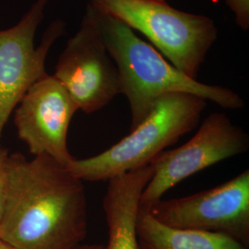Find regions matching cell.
<instances>
[{
  "label": "cell",
  "instance_id": "cell-2",
  "mask_svg": "<svg viewBox=\"0 0 249 249\" xmlns=\"http://www.w3.org/2000/svg\"><path fill=\"white\" fill-rule=\"evenodd\" d=\"M96 11L108 52L119 72L121 94L129 104L130 130L141 124L154 103L167 93L194 94L226 109H240L245 106L235 91L188 77L136 36L131 28L99 9Z\"/></svg>",
  "mask_w": 249,
  "mask_h": 249
},
{
  "label": "cell",
  "instance_id": "cell-15",
  "mask_svg": "<svg viewBox=\"0 0 249 249\" xmlns=\"http://www.w3.org/2000/svg\"><path fill=\"white\" fill-rule=\"evenodd\" d=\"M0 249H18V248L12 246L11 244H9L8 242L3 240L0 238Z\"/></svg>",
  "mask_w": 249,
  "mask_h": 249
},
{
  "label": "cell",
  "instance_id": "cell-16",
  "mask_svg": "<svg viewBox=\"0 0 249 249\" xmlns=\"http://www.w3.org/2000/svg\"><path fill=\"white\" fill-rule=\"evenodd\" d=\"M160 1H165V0H160Z\"/></svg>",
  "mask_w": 249,
  "mask_h": 249
},
{
  "label": "cell",
  "instance_id": "cell-1",
  "mask_svg": "<svg viewBox=\"0 0 249 249\" xmlns=\"http://www.w3.org/2000/svg\"><path fill=\"white\" fill-rule=\"evenodd\" d=\"M83 181L45 155L9 154L0 238L18 249H72L87 233Z\"/></svg>",
  "mask_w": 249,
  "mask_h": 249
},
{
  "label": "cell",
  "instance_id": "cell-14",
  "mask_svg": "<svg viewBox=\"0 0 249 249\" xmlns=\"http://www.w3.org/2000/svg\"><path fill=\"white\" fill-rule=\"evenodd\" d=\"M72 249H106V246L101 244H80Z\"/></svg>",
  "mask_w": 249,
  "mask_h": 249
},
{
  "label": "cell",
  "instance_id": "cell-13",
  "mask_svg": "<svg viewBox=\"0 0 249 249\" xmlns=\"http://www.w3.org/2000/svg\"><path fill=\"white\" fill-rule=\"evenodd\" d=\"M9 158V150L0 146V218L3 212V206L8 187Z\"/></svg>",
  "mask_w": 249,
  "mask_h": 249
},
{
  "label": "cell",
  "instance_id": "cell-9",
  "mask_svg": "<svg viewBox=\"0 0 249 249\" xmlns=\"http://www.w3.org/2000/svg\"><path fill=\"white\" fill-rule=\"evenodd\" d=\"M78 111L62 85L46 74L32 85L15 108L14 124L34 156H48L68 168L75 159L69 151L68 134Z\"/></svg>",
  "mask_w": 249,
  "mask_h": 249
},
{
  "label": "cell",
  "instance_id": "cell-12",
  "mask_svg": "<svg viewBox=\"0 0 249 249\" xmlns=\"http://www.w3.org/2000/svg\"><path fill=\"white\" fill-rule=\"evenodd\" d=\"M227 7L235 16L237 25L242 30L248 31L249 28V0H223Z\"/></svg>",
  "mask_w": 249,
  "mask_h": 249
},
{
  "label": "cell",
  "instance_id": "cell-11",
  "mask_svg": "<svg viewBox=\"0 0 249 249\" xmlns=\"http://www.w3.org/2000/svg\"><path fill=\"white\" fill-rule=\"evenodd\" d=\"M137 233L142 249H249L222 233L166 226L142 208L137 218Z\"/></svg>",
  "mask_w": 249,
  "mask_h": 249
},
{
  "label": "cell",
  "instance_id": "cell-7",
  "mask_svg": "<svg viewBox=\"0 0 249 249\" xmlns=\"http://www.w3.org/2000/svg\"><path fill=\"white\" fill-rule=\"evenodd\" d=\"M145 210L172 228L222 233L249 247V170L211 189L160 199Z\"/></svg>",
  "mask_w": 249,
  "mask_h": 249
},
{
  "label": "cell",
  "instance_id": "cell-10",
  "mask_svg": "<svg viewBox=\"0 0 249 249\" xmlns=\"http://www.w3.org/2000/svg\"><path fill=\"white\" fill-rule=\"evenodd\" d=\"M153 174L150 162L108 180L104 212L108 227L106 249H142L137 233V218L143 189Z\"/></svg>",
  "mask_w": 249,
  "mask_h": 249
},
{
  "label": "cell",
  "instance_id": "cell-4",
  "mask_svg": "<svg viewBox=\"0 0 249 249\" xmlns=\"http://www.w3.org/2000/svg\"><path fill=\"white\" fill-rule=\"evenodd\" d=\"M100 11L146 36L159 53L196 79L218 36L213 18L184 12L160 0H90Z\"/></svg>",
  "mask_w": 249,
  "mask_h": 249
},
{
  "label": "cell",
  "instance_id": "cell-6",
  "mask_svg": "<svg viewBox=\"0 0 249 249\" xmlns=\"http://www.w3.org/2000/svg\"><path fill=\"white\" fill-rule=\"evenodd\" d=\"M249 149V134L225 114L207 116L187 143L151 160L153 174L143 189L140 208L148 209L183 180Z\"/></svg>",
  "mask_w": 249,
  "mask_h": 249
},
{
  "label": "cell",
  "instance_id": "cell-5",
  "mask_svg": "<svg viewBox=\"0 0 249 249\" xmlns=\"http://www.w3.org/2000/svg\"><path fill=\"white\" fill-rule=\"evenodd\" d=\"M53 76L85 114L97 112L121 94L119 72L90 3L78 32L59 55Z\"/></svg>",
  "mask_w": 249,
  "mask_h": 249
},
{
  "label": "cell",
  "instance_id": "cell-8",
  "mask_svg": "<svg viewBox=\"0 0 249 249\" xmlns=\"http://www.w3.org/2000/svg\"><path fill=\"white\" fill-rule=\"evenodd\" d=\"M48 2L36 0L17 24L0 30V143L5 125L20 100L32 85L47 74V54L65 31L62 20H54L36 47V32Z\"/></svg>",
  "mask_w": 249,
  "mask_h": 249
},
{
  "label": "cell",
  "instance_id": "cell-3",
  "mask_svg": "<svg viewBox=\"0 0 249 249\" xmlns=\"http://www.w3.org/2000/svg\"><path fill=\"white\" fill-rule=\"evenodd\" d=\"M206 106V100L194 94H164L124 139L97 155L74 159L68 169L81 181L98 182L148 165L165 148L196 127Z\"/></svg>",
  "mask_w": 249,
  "mask_h": 249
}]
</instances>
